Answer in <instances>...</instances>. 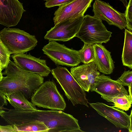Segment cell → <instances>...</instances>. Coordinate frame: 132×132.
Here are the masks:
<instances>
[{"mask_svg":"<svg viewBox=\"0 0 132 132\" xmlns=\"http://www.w3.org/2000/svg\"><path fill=\"white\" fill-rule=\"evenodd\" d=\"M7 110L2 114V117L9 124L19 125L37 120L46 125L48 132H84L81 129L77 119L62 111L37 109L24 111L14 108Z\"/></svg>","mask_w":132,"mask_h":132,"instance_id":"obj_1","label":"cell"},{"mask_svg":"<svg viewBox=\"0 0 132 132\" xmlns=\"http://www.w3.org/2000/svg\"><path fill=\"white\" fill-rule=\"evenodd\" d=\"M2 73L6 76L0 82V93L6 96L20 91L27 99L31 98L44 82L43 77L22 69L11 61Z\"/></svg>","mask_w":132,"mask_h":132,"instance_id":"obj_2","label":"cell"},{"mask_svg":"<svg viewBox=\"0 0 132 132\" xmlns=\"http://www.w3.org/2000/svg\"><path fill=\"white\" fill-rule=\"evenodd\" d=\"M0 39L10 54L30 51L38 42L34 36L16 28H4L0 31Z\"/></svg>","mask_w":132,"mask_h":132,"instance_id":"obj_3","label":"cell"},{"mask_svg":"<svg viewBox=\"0 0 132 132\" xmlns=\"http://www.w3.org/2000/svg\"><path fill=\"white\" fill-rule=\"evenodd\" d=\"M51 72L73 106L80 104L89 107L85 91L66 68L58 66Z\"/></svg>","mask_w":132,"mask_h":132,"instance_id":"obj_4","label":"cell"},{"mask_svg":"<svg viewBox=\"0 0 132 132\" xmlns=\"http://www.w3.org/2000/svg\"><path fill=\"white\" fill-rule=\"evenodd\" d=\"M31 99V102L39 107L62 111L66 107L63 96L53 80L43 82L36 90Z\"/></svg>","mask_w":132,"mask_h":132,"instance_id":"obj_5","label":"cell"},{"mask_svg":"<svg viewBox=\"0 0 132 132\" xmlns=\"http://www.w3.org/2000/svg\"><path fill=\"white\" fill-rule=\"evenodd\" d=\"M112 33L108 31L102 20L94 16H84L80 27L76 35L84 43L91 45L106 43Z\"/></svg>","mask_w":132,"mask_h":132,"instance_id":"obj_6","label":"cell"},{"mask_svg":"<svg viewBox=\"0 0 132 132\" xmlns=\"http://www.w3.org/2000/svg\"><path fill=\"white\" fill-rule=\"evenodd\" d=\"M42 50L56 65L75 67L81 62L78 51L68 48L56 41H49Z\"/></svg>","mask_w":132,"mask_h":132,"instance_id":"obj_7","label":"cell"},{"mask_svg":"<svg viewBox=\"0 0 132 132\" xmlns=\"http://www.w3.org/2000/svg\"><path fill=\"white\" fill-rule=\"evenodd\" d=\"M84 15L67 20L55 25L44 37L49 41H67L75 37L82 21Z\"/></svg>","mask_w":132,"mask_h":132,"instance_id":"obj_8","label":"cell"},{"mask_svg":"<svg viewBox=\"0 0 132 132\" xmlns=\"http://www.w3.org/2000/svg\"><path fill=\"white\" fill-rule=\"evenodd\" d=\"M93 8L94 16L105 21L109 25L116 26L121 30L126 28L124 13L119 12L109 3L96 0L93 3Z\"/></svg>","mask_w":132,"mask_h":132,"instance_id":"obj_9","label":"cell"},{"mask_svg":"<svg viewBox=\"0 0 132 132\" xmlns=\"http://www.w3.org/2000/svg\"><path fill=\"white\" fill-rule=\"evenodd\" d=\"M11 56L17 66L28 72L43 77H47L51 72L45 60L35 57L30 53L13 54Z\"/></svg>","mask_w":132,"mask_h":132,"instance_id":"obj_10","label":"cell"},{"mask_svg":"<svg viewBox=\"0 0 132 132\" xmlns=\"http://www.w3.org/2000/svg\"><path fill=\"white\" fill-rule=\"evenodd\" d=\"M93 0H74L59 6L54 14V25L63 21L78 17L84 14L91 7Z\"/></svg>","mask_w":132,"mask_h":132,"instance_id":"obj_11","label":"cell"},{"mask_svg":"<svg viewBox=\"0 0 132 132\" xmlns=\"http://www.w3.org/2000/svg\"><path fill=\"white\" fill-rule=\"evenodd\" d=\"M26 11L18 0H0V24L7 28L16 25Z\"/></svg>","mask_w":132,"mask_h":132,"instance_id":"obj_12","label":"cell"},{"mask_svg":"<svg viewBox=\"0 0 132 132\" xmlns=\"http://www.w3.org/2000/svg\"><path fill=\"white\" fill-rule=\"evenodd\" d=\"M89 103L99 114L106 118L117 127L129 129V116L123 110L102 102Z\"/></svg>","mask_w":132,"mask_h":132,"instance_id":"obj_13","label":"cell"},{"mask_svg":"<svg viewBox=\"0 0 132 132\" xmlns=\"http://www.w3.org/2000/svg\"><path fill=\"white\" fill-rule=\"evenodd\" d=\"M70 73L85 91L89 92L96 77L100 75L93 62L72 67Z\"/></svg>","mask_w":132,"mask_h":132,"instance_id":"obj_14","label":"cell"},{"mask_svg":"<svg viewBox=\"0 0 132 132\" xmlns=\"http://www.w3.org/2000/svg\"><path fill=\"white\" fill-rule=\"evenodd\" d=\"M101 95L113 96L122 94H128V92L118 80H114L104 74L99 75L90 89Z\"/></svg>","mask_w":132,"mask_h":132,"instance_id":"obj_15","label":"cell"},{"mask_svg":"<svg viewBox=\"0 0 132 132\" xmlns=\"http://www.w3.org/2000/svg\"><path fill=\"white\" fill-rule=\"evenodd\" d=\"M93 46L94 51L93 62L98 71L104 74L112 73L114 66L111 52L102 44H95Z\"/></svg>","mask_w":132,"mask_h":132,"instance_id":"obj_16","label":"cell"},{"mask_svg":"<svg viewBox=\"0 0 132 132\" xmlns=\"http://www.w3.org/2000/svg\"><path fill=\"white\" fill-rule=\"evenodd\" d=\"M6 96L7 101L15 109L24 111L37 109L21 92L17 91Z\"/></svg>","mask_w":132,"mask_h":132,"instance_id":"obj_17","label":"cell"},{"mask_svg":"<svg viewBox=\"0 0 132 132\" xmlns=\"http://www.w3.org/2000/svg\"><path fill=\"white\" fill-rule=\"evenodd\" d=\"M101 97L106 101L113 102V107L118 109L127 111L131 106L132 97L129 95L122 94L113 96L102 95Z\"/></svg>","mask_w":132,"mask_h":132,"instance_id":"obj_18","label":"cell"},{"mask_svg":"<svg viewBox=\"0 0 132 132\" xmlns=\"http://www.w3.org/2000/svg\"><path fill=\"white\" fill-rule=\"evenodd\" d=\"M123 65L132 69V32L125 29L124 45L121 57Z\"/></svg>","mask_w":132,"mask_h":132,"instance_id":"obj_19","label":"cell"},{"mask_svg":"<svg viewBox=\"0 0 132 132\" xmlns=\"http://www.w3.org/2000/svg\"><path fill=\"white\" fill-rule=\"evenodd\" d=\"M16 132H48L49 129L43 122L37 120L13 125Z\"/></svg>","mask_w":132,"mask_h":132,"instance_id":"obj_20","label":"cell"},{"mask_svg":"<svg viewBox=\"0 0 132 132\" xmlns=\"http://www.w3.org/2000/svg\"><path fill=\"white\" fill-rule=\"evenodd\" d=\"M78 54L81 62L87 64L93 62L94 51L93 45L84 43L82 48L78 51Z\"/></svg>","mask_w":132,"mask_h":132,"instance_id":"obj_21","label":"cell"},{"mask_svg":"<svg viewBox=\"0 0 132 132\" xmlns=\"http://www.w3.org/2000/svg\"><path fill=\"white\" fill-rule=\"evenodd\" d=\"M10 55L0 39V61L4 69L5 68L10 61Z\"/></svg>","mask_w":132,"mask_h":132,"instance_id":"obj_22","label":"cell"},{"mask_svg":"<svg viewBox=\"0 0 132 132\" xmlns=\"http://www.w3.org/2000/svg\"><path fill=\"white\" fill-rule=\"evenodd\" d=\"M125 14L126 28L128 30L132 32V0H129Z\"/></svg>","mask_w":132,"mask_h":132,"instance_id":"obj_23","label":"cell"},{"mask_svg":"<svg viewBox=\"0 0 132 132\" xmlns=\"http://www.w3.org/2000/svg\"><path fill=\"white\" fill-rule=\"evenodd\" d=\"M123 86L128 87L132 84V71H125L117 80Z\"/></svg>","mask_w":132,"mask_h":132,"instance_id":"obj_24","label":"cell"},{"mask_svg":"<svg viewBox=\"0 0 132 132\" xmlns=\"http://www.w3.org/2000/svg\"><path fill=\"white\" fill-rule=\"evenodd\" d=\"M74 0H48L45 3V7L51 8L56 6L65 4L72 2Z\"/></svg>","mask_w":132,"mask_h":132,"instance_id":"obj_25","label":"cell"},{"mask_svg":"<svg viewBox=\"0 0 132 132\" xmlns=\"http://www.w3.org/2000/svg\"><path fill=\"white\" fill-rule=\"evenodd\" d=\"M16 131L13 125L9 124L5 126L0 125V132H15Z\"/></svg>","mask_w":132,"mask_h":132,"instance_id":"obj_26","label":"cell"},{"mask_svg":"<svg viewBox=\"0 0 132 132\" xmlns=\"http://www.w3.org/2000/svg\"><path fill=\"white\" fill-rule=\"evenodd\" d=\"M7 103L6 96L0 93V113L4 109V106L6 105Z\"/></svg>","mask_w":132,"mask_h":132,"instance_id":"obj_27","label":"cell"},{"mask_svg":"<svg viewBox=\"0 0 132 132\" xmlns=\"http://www.w3.org/2000/svg\"><path fill=\"white\" fill-rule=\"evenodd\" d=\"M132 110H131V113L129 116V129H128L129 132H132Z\"/></svg>","mask_w":132,"mask_h":132,"instance_id":"obj_28","label":"cell"},{"mask_svg":"<svg viewBox=\"0 0 132 132\" xmlns=\"http://www.w3.org/2000/svg\"><path fill=\"white\" fill-rule=\"evenodd\" d=\"M123 4L124 6L126 8L127 7L128 4V2L127 0H119Z\"/></svg>","mask_w":132,"mask_h":132,"instance_id":"obj_29","label":"cell"},{"mask_svg":"<svg viewBox=\"0 0 132 132\" xmlns=\"http://www.w3.org/2000/svg\"><path fill=\"white\" fill-rule=\"evenodd\" d=\"M132 84L128 86V92L129 95L130 96L132 97Z\"/></svg>","mask_w":132,"mask_h":132,"instance_id":"obj_30","label":"cell"},{"mask_svg":"<svg viewBox=\"0 0 132 132\" xmlns=\"http://www.w3.org/2000/svg\"><path fill=\"white\" fill-rule=\"evenodd\" d=\"M2 65L0 61V71L2 72V71L3 69Z\"/></svg>","mask_w":132,"mask_h":132,"instance_id":"obj_31","label":"cell"},{"mask_svg":"<svg viewBox=\"0 0 132 132\" xmlns=\"http://www.w3.org/2000/svg\"><path fill=\"white\" fill-rule=\"evenodd\" d=\"M3 77L2 72L0 71V82L1 81Z\"/></svg>","mask_w":132,"mask_h":132,"instance_id":"obj_32","label":"cell"},{"mask_svg":"<svg viewBox=\"0 0 132 132\" xmlns=\"http://www.w3.org/2000/svg\"><path fill=\"white\" fill-rule=\"evenodd\" d=\"M44 1H47L48 0H44Z\"/></svg>","mask_w":132,"mask_h":132,"instance_id":"obj_33","label":"cell"}]
</instances>
